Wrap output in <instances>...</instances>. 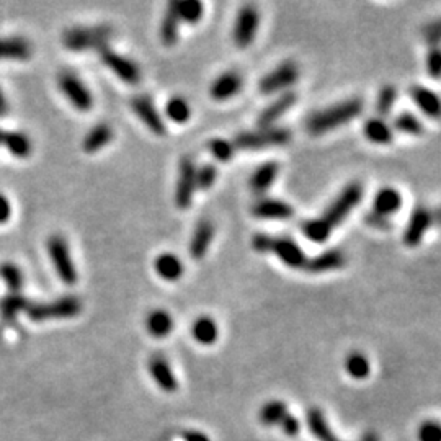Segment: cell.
<instances>
[{
    "instance_id": "obj_45",
    "label": "cell",
    "mask_w": 441,
    "mask_h": 441,
    "mask_svg": "<svg viewBox=\"0 0 441 441\" xmlns=\"http://www.w3.org/2000/svg\"><path fill=\"white\" fill-rule=\"evenodd\" d=\"M426 71L433 79H441V48L438 45L431 48L428 56H426Z\"/></svg>"
},
{
    "instance_id": "obj_37",
    "label": "cell",
    "mask_w": 441,
    "mask_h": 441,
    "mask_svg": "<svg viewBox=\"0 0 441 441\" xmlns=\"http://www.w3.org/2000/svg\"><path fill=\"white\" fill-rule=\"evenodd\" d=\"M345 370L348 375H350L352 377H355V379H365V377L370 376L371 366H370V361H368V358L363 355V353L353 352L352 355L347 356Z\"/></svg>"
},
{
    "instance_id": "obj_14",
    "label": "cell",
    "mask_w": 441,
    "mask_h": 441,
    "mask_svg": "<svg viewBox=\"0 0 441 441\" xmlns=\"http://www.w3.org/2000/svg\"><path fill=\"white\" fill-rule=\"evenodd\" d=\"M147 368H149V373H151L152 379L156 381V384L161 387L164 392L172 394V392H175L178 389L177 376L173 375L171 363H168L167 358L161 355V353H156V355H152L151 358H149Z\"/></svg>"
},
{
    "instance_id": "obj_18",
    "label": "cell",
    "mask_w": 441,
    "mask_h": 441,
    "mask_svg": "<svg viewBox=\"0 0 441 441\" xmlns=\"http://www.w3.org/2000/svg\"><path fill=\"white\" fill-rule=\"evenodd\" d=\"M347 263V256L342 250L333 249L327 250L324 254L314 256V259L308 260L306 265H304V270L311 275H319V273H326V271H333L342 268L343 265Z\"/></svg>"
},
{
    "instance_id": "obj_1",
    "label": "cell",
    "mask_w": 441,
    "mask_h": 441,
    "mask_svg": "<svg viewBox=\"0 0 441 441\" xmlns=\"http://www.w3.org/2000/svg\"><path fill=\"white\" fill-rule=\"evenodd\" d=\"M363 113V100L361 99H350L340 103L331 106L322 111H317L309 116L306 128L311 134L321 136L328 131L338 128V126L350 123Z\"/></svg>"
},
{
    "instance_id": "obj_11",
    "label": "cell",
    "mask_w": 441,
    "mask_h": 441,
    "mask_svg": "<svg viewBox=\"0 0 441 441\" xmlns=\"http://www.w3.org/2000/svg\"><path fill=\"white\" fill-rule=\"evenodd\" d=\"M299 79V69L294 62H283V64L276 67L275 71H271L270 74H266L263 79L260 80L259 89L263 95L275 94V92L284 90L296 84Z\"/></svg>"
},
{
    "instance_id": "obj_41",
    "label": "cell",
    "mask_w": 441,
    "mask_h": 441,
    "mask_svg": "<svg viewBox=\"0 0 441 441\" xmlns=\"http://www.w3.org/2000/svg\"><path fill=\"white\" fill-rule=\"evenodd\" d=\"M210 151L212 154V157L217 159L221 162H229L232 157H234V144L229 143V140L216 138L210 140Z\"/></svg>"
},
{
    "instance_id": "obj_28",
    "label": "cell",
    "mask_w": 441,
    "mask_h": 441,
    "mask_svg": "<svg viewBox=\"0 0 441 441\" xmlns=\"http://www.w3.org/2000/svg\"><path fill=\"white\" fill-rule=\"evenodd\" d=\"M178 31H180V20H178L175 7L173 2L168 3L167 12L164 13V18L161 22V30H159V36L164 46H175L178 41Z\"/></svg>"
},
{
    "instance_id": "obj_5",
    "label": "cell",
    "mask_w": 441,
    "mask_h": 441,
    "mask_svg": "<svg viewBox=\"0 0 441 441\" xmlns=\"http://www.w3.org/2000/svg\"><path fill=\"white\" fill-rule=\"evenodd\" d=\"M291 138H293V134L288 128H265L237 134L232 144L240 151H261V149L280 147V145L289 144Z\"/></svg>"
},
{
    "instance_id": "obj_23",
    "label": "cell",
    "mask_w": 441,
    "mask_h": 441,
    "mask_svg": "<svg viewBox=\"0 0 441 441\" xmlns=\"http://www.w3.org/2000/svg\"><path fill=\"white\" fill-rule=\"evenodd\" d=\"M113 139V128L106 123H99L92 128L82 140V149L87 154H95L106 147Z\"/></svg>"
},
{
    "instance_id": "obj_7",
    "label": "cell",
    "mask_w": 441,
    "mask_h": 441,
    "mask_svg": "<svg viewBox=\"0 0 441 441\" xmlns=\"http://www.w3.org/2000/svg\"><path fill=\"white\" fill-rule=\"evenodd\" d=\"M57 87L62 95L69 100V103L79 111H90L94 108V96H92L89 87L75 75L74 72L64 71L57 75Z\"/></svg>"
},
{
    "instance_id": "obj_24",
    "label": "cell",
    "mask_w": 441,
    "mask_h": 441,
    "mask_svg": "<svg viewBox=\"0 0 441 441\" xmlns=\"http://www.w3.org/2000/svg\"><path fill=\"white\" fill-rule=\"evenodd\" d=\"M145 331L156 338L171 335V332L173 331V319L164 309H154L145 317Z\"/></svg>"
},
{
    "instance_id": "obj_51",
    "label": "cell",
    "mask_w": 441,
    "mask_h": 441,
    "mask_svg": "<svg viewBox=\"0 0 441 441\" xmlns=\"http://www.w3.org/2000/svg\"><path fill=\"white\" fill-rule=\"evenodd\" d=\"M8 100L6 99V95H3L2 89H0V118H3L8 113Z\"/></svg>"
},
{
    "instance_id": "obj_39",
    "label": "cell",
    "mask_w": 441,
    "mask_h": 441,
    "mask_svg": "<svg viewBox=\"0 0 441 441\" xmlns=\"http://www.w3.org/2000/svg\"><path fill=\"white\" fill-rule=\"evenodd\" d=\"M303 232L309 240L322 244V242H326L331 237L332 227L324 219H311L303 222Z\"/></svg>"
},
{
    "instance_id": "obj_52",
    "label": "cell",
    "mask_w": 441,
    "mask_h": 441,
    "mask_svg": "<svg viewBox=\"0 0 441 441\" xmlns=\"http://www.w3.org/2000/svg\"><path fill=\"white\" fill-rule=\"evenodd\" d=\"M361 441H379V438H377V435L376 433H366L365 436H363L361 438Z\"/></svg>"
},
{
    "instance_id": "obj_22",
    "label": "cell",
    "mask_w": 441,
    "mask_h": 441,
    "mask_svg": "<svg viewBox=\"0 0 441 441\" xmlns=\"http://www.w3.org/2000/svg\"><path fill=\"white\" fill-rule=\"evenodd\" d=\"M409 92L412 100L415 101V105L419 106L426 116H430V118L433 120L441 118V99L435 94V92H431L430 89L421 85L410 87Z\"/></svg>"
},
{
    "instance_id": "obj_35",
    "label": "cell",
    "mask_w": 441,
    "mask_h": 441,
    "mask_svg": "<svg viewBox=\"0 0 441 441\" xmlns=\"http://www.w3.org/2000/svg\"><path fill=\"white\" fill-rule=\"evenodd\" d=\"M166 113L168 116V120L173 121V123L183 124L190 120L191 108L183 96H172L166 105Z\"/></svg>"
},
{
    "instance_id": "obj_26",
    "label": "cell",
    "mask_w": 441,
    "mask_h": 441,
    "mask_svg": "<svg viewBox=\"0 0 441 441\" xmlns=\"http://www.w3.org/2000/svg\"><path fill=\"white\" fill-rule=\"evenodd\" d=\"M278 171H280V166L276 162H266L263 164V166H260L250 178L252 191L256 193V195H261V193L268 191L271 185H273V182L276 180Z\"/></svg>"
},
{
    "instance_id": "obj_6",
    "label": "cell",
    "mask_w": 441,
    "mask_h": 441,
    "mask_svg": "<svg viewBox=\"0 0 441 441\" xmlns=\"http://www.w3.org/2000/svg\"><path fill=\"white\" fill-rule=\"evenodd\" d=\"M48 254H50V259L52 261V266H55L57 276H59L61 281L64 284H75L77 283V268L74 260L71 256L69 245H67L66 239L59 234L51 236L48 239Z\"/></svg>"
},
{
    "instance_id": "obj_32",
    "label": "cell",
    "mask_w": 441,
    "mask_h": 441,
    "mask_svg": "<svg viewBox=\"0 0 441 441\" xmlns=\"http://www.w3.org/2000/svg\"><path fill=\"white\" fill-rule=\"evenodd\" d=\"M308 425L317 440L321 441H340L333 435V431L328 426L326 417H324L322 410L311 409L308 412Z\"/></svg>"
},
{
    "instance_id": "obj_17",
    "label": "cell",
    "mask_w": 441,
    "mask_h": 441,
    "mask_svg": "<svg viewBox=\"0 0 441 441\" xmlns=\"http://www.w3.org/2000/svg\"><path fill=\"white\" fill-rule=\"evenodd\" d=\"M242 85H244V82H242V77L237 74V72H224V74H221L211 84L210 95L211 99L216 101H226L239 94Z\"/></svg>"
},
{
    "instance_id": "obj_3",
    "label": "cell",
    "mask_w": 441,
    "mask_h": 441,
    "mask_svg": "<svg viewBox=\"0 0 441 441\" xmlns=\"http://www.w3.org/2000/svg\"><path fill=\"white\" fill-rule=\"evenodd\" d=\"M113 36V30L108 25L96 27H75L69 28L62 35V45L69 51H85V50H101L108 45Z\"/></svg>"
},
{
    "instance_id": "obj_10",
    "label": "cell",
    "mask_w": 441,
    "mask_h": 441,
    "mask_svg": "<svg viewBox=\"0 0 441 441\" xmlns=\"http://www.w3.org/2000/svg\"><path fill=\"white\" fill-rule=\"evenodd\" d=\"M196 166L195 161L185 156L178 164V178L175 187V205L180 210H188L193 203L196 190Z\"/></svg>"
},
{
    "instance_id": "obj_13",
    "label": "cell",
    "mask_w": 441,
    "mask_h": 441,
    "mask_svg": "<svg viewBox=\"0 0 441 441\" xmlns=\"http://www.w3.org/2000/svg\"><path fill=\"white\" fill-rule=\"evenodd\" d=\"M131 108H133L136 115H138V118L143 121L145 126H147V129L151 131V133L157 136H164L167 133V126L166 123H164V118L161 116V113H159L156 105H154V101L149 99V96H145V95L134 96V99L131 100Z\"/></svg>"
},
{
    "instance_id": "obj_29",
    "label": "cell",
    "mask_w": 441,
    "mask_h": 441,
    "mask_svg": "<svg viewBox=\"0 0 441 441\" xmlns=\"http://www.w3.org/2000/svg\"><path fill=\"white\" fill-rule=\"evenodd\" d=\"M191 335L200 345H212L219 337V328L211 317L205 316L193 322Z\"/></svg>"
},
{
    "instance_id": "obj_12",
    "label": "cell",
    "mask_w": 441,
    "mask_h": 441,
    "mask_svg": "<svg viewBox=\"0 0 441 441\" xmlns=\"http://www.w3.org/2000/svg\"><path fill=\"white\" fill-rule=\"evenodd\" d=\"M260 15L255 7L245 6L240 8L234 25V43L239 48H249L259 31Z\"/></svg>"
},
{
    "instance_id": "obj_38",
    "label": "cell",
    "mask_w": 441,
    "mask_h": 441,
    "mask_svg": "<svg viewBox=\"0 0 441 441\" xmlns=\"http://www.w3.org/2000/svg\"><path fill=\"white\" fill-rule=\"evenodd\" d=\"M0 278L3 283L7 284V288L12 293H20L23 288V273L15 263L12 261H6V263L0 265Z\"/></svg>"
},
{
    "instance_id": "obj_40",
    "label": "cell",
    "mask_w": 441,
    "mask_h": 441,
    "mask_svg": "<svg viewBox=\"0 0 441 441\" xmlns=\"http://www.w3.org/2000/svg\"><path fill=\"white\" fill-rule=\"evenodd\" d=\"M394 126L397 131L404 134L410 136H420L424 134V124L420 123V120L412 113H400L394 120Z\"/></svg>"
},
{
    "instance_id": "obj_43",
    "label": "cell",
    "mask_w": 441,
    "mask_h": 441,
    "mask_svg": "<svg viewBox=\"0 0 441 441\" xmlns=\"http://www.w3.org/2000/svg\"><path fill=\"white\" fill-rule=\"evenodd\" d=\"M396 101V89L392 85H386L382 87L379 95H377V101H376V110L377 113L381 116H386L391 113L392 105Z\"/></svg>"
},
{
    "instance_id": "obj_31",
    "label": "cell",
    "mask_w": 441,
    "mask_h": 441,
    "mask_svg": "<svg viewBox=\"0 0 441 441\" xmlns=\"http://www.w3.org/2000/svg\"><path fill=\"white\" fill-rule=\"evenodd\" d=\"M400 206L402 196L394 188H384L375 198V212L381 216L387 217L389 215H394L397 210H400Z\"/></svg>"
},
{
    "instance_id": "obj_42",
    "label": "cell",
    "mask_w": 441,
    "mask_h": 441,
    "mask_svg": "<svg viewBox=\"0 0 441 441\" xmlns=\"http://www.w3.org/2000/svg\"><path fill=\"white\" fill-rule=\"evenodd\" d=\"M217 180V168L211 164H206L200 168H196V188L198 190H210Z\"/></svg>"
},
{
    "instance_id": "obj_46",
    "label": "cell",
    "mask_w": 441,
    "mask_h": 441,
    "mask_svg": "<svg viewBox=\"0 0 441 441\" xmlns=\"http://www.w3.org/2000/svg\"><path fill=\"white\" fill-rule=\"evenodd\" d=\"M424 38L428 43H431V45L436 46L438 43L441 41V18H438V20L431 22L428 23V25L424 27Z\"/></svg>"
},
{
    "instance_id": "obj_8",
    "label": "cell",
    "mask_w": 441,
    "mask_h": 441,
    "mask_svg": "<svg viewBox=\"0 0 441 441\" xmlns=\"http://www.w3.org/2000/svg\"><path fill=\"white\" fill-rule=\"evenodd\" d=\"M361 198H363L361 183H358V182L350 183V185H348L345 190L337 196V200L327 208L326 215H324L322 219L333 229V227H337L348 215H350V212L353 211V208L361 201Z\"/></svg>"
},
{
    "instance_id": "obj_16",
    "label": "cell",
    "mask_w": 441,
    "mask_h": 441,
    "mask_svg": "<svg viewBox=\"0 0 441 441\" xmlns=\"http://www.w3.org/2000/svg\"><path fill=\"white\" fill-rule=\"evenodd\" d=\"M433 224L431 222V212L426 208H417L412 212L409 224L405 227L404 232V244L407 247H417L424 239L425 232L428 231V227Z\"/></svg>"
},
{
    "instance_id": "obj_49",
    "label": "cell",
    "mask_w": 441,
    "mask_h": 441,
    "mask_svg": "<svg viewBox=\"0 0 441 441\" xmlns=\"http://www.w3.org/2000/svg\"><path fill=\"white\" fill-rule=\"evenodd\" d=\"M12 216V205L8 201L7 196H3L0 193V224H6V222L10 219Z\"/></svg>"
},
{
    "instance_id": "obj_4",
    "label": "cell",
    "mask_w": 441,
    "mask_h": 441,
    "mask_svg": "<svg viewBox=\"0 0 441 441\" xmlns=\"http://www.w3.org/2000/svg\"><path fill=\"white\" fill-rule=\"evenodd\" d=\"M82 311V301L77 296L57 298L50 303H30L27 308V314L31 321L45 322L57 321V319H72L79 316Z\"/></svg>"
},
{
    "instance_id": "obj_21",
    "label": "cell",
    "mask_w": 441,
    "mask_h": 441,
    "mask_svg": "<svg viewBox=\"0 0 441 441\" xmlns=\"http://www.w3.org/2000/svg\"><path fill=\"white\" fill-rule=\"evenodd\" d=\"M33 56V48L25 38H0V61H27Z\"/></svg>"
},
{
    "instance_id": "obj_50",
    "label": "cell",
    "mask_w": 441,
    "mask_h": 441,
    "mask_svg": "<svg viewBox=\"0 0 441 441\" xmlns=\"http://www.w3.org/2000/svg\"><path fill=\"white\" fill-rule=\"evenodd\" d=\"M183 440L185 441H211L210 436L203 433V431H198V430L185 431V433H183Z\"/></svg>"
},
{
    "instance_id": "obj_15",
    "label": "cell",
    "mask_w": 441,
    "mask_h": 441,
    "mask_svg": "<svg viewBox=\"0 0 441 441\" xmlns=\"http://www.w3.org/2000/svg\"><path fill=\"white\" fill-rule=\"evenodd\" d=\"M296 101H298V96L296 94H293V92H284V94H281V96H278L275 101H271V103L260 113L259 116L260 128L261 129L271 128V126H273L276 121L281 118V116L288 113V111L296 105Z\"/></svg>"
},
{
    "instance_id": "obj_27",
    "label": "cell",
    "mask_w": 441,
    "mask_h": 441,
    "mask_svg": "<svg viewBox=\"0 0 441 441\" xmlns=\"http://www.w3.org/2000/svg\"><path fill=\"white\" fill-rule=\"evenodd\" d=\"M2 145H6L8 152L18 159H27L33 151L31 139L28 138V134L22 133V131H7V133H2Z\"/></svg>"
},
{
    "instance_id": "obj_25",
    "label": "cell",
    "mask_w": 441,
    "mask_h": 441,
    "mask_svg": "<svg viewBox=\"0 0 441 441\" xmlns=\"http://www.w3.org/2000/svg\"><path fill=\"white\" fill-rule=\"evenodd\" d=\"M156 273L166 281H178L183 276V263L177 255L161 254L154 261Z\"/></svg>"
},
{
    "instance_id": "obj_47",
    "label": "cell",
    "mask_w": 441,
    "mask_h": 441,
    "mask_svg": "<svg viewBox=\"0 0 441 441\" xmlns=\"http://www.w3.org/2000/svg\"><path fill=\"white\" fill-rule=\"evenodd\" d=\"M365 222L368 226L375 227V229H379V231H389L392 227L389 219H387L386 216L377 215V212H375V211L368 212V215L365 216Z\"/></svg>"
},
{
    "instance_id": "obj_44",
    "label": "cell",
    "mask_w": 441,
    "mask_h": 441,
    "mask_svg": "<svg viewBox=\"0 0 441 441\" xmlns=\"http://www.w3.org/2000/svg\"><path fill=\"white\" fill-rule=\"evenodd\" d=\"M419 441H441V424L436 420H426L419 428Z\"/></svg>"
},
{
    "instance_id": "obj_48",
    "label": "cell",
    "mask_w": 441,
    "mask_h": 441,
    "mask_svg": "<svg viewBox=\"0 0 441 441\" xmlns=\"http://www.w3.org/2000/svg\"><path fill=\"white\" fill-rule=\"evenodd\" d=\"M280 426H281V430H283L286 435L296 436L299 433V426H301V425H299V420L296 419V417L286 414L283 419H281Z\"/></svg>"
},
{
    "instance_id": "obj_19",
    "label": "cell",
    "mask_w": 441,
    "mask_h": 441,
    "mask_svg": "<svg viewBox=\"0 0 441 441\" xmlns=\"http://www.w3.org/2000/svg\"><path fill=\"white\" fill-rule=\"evenodd\" d=\"M212 237H215V226L210 219H201L198 222L195 232H193L191 240H190V255L191 259L201 260L205 259V255L208 254V249H210Z\"/></svg>"
},
{
    "instance_id": "obj_53",
    "label": "cell",
    "mask_w": 441,
    "mask_h": 441,
    "mask_svg": "<svg viewBox=\"0 0 441 441\" xmlns=\"http://www.w3.org/2000/svg\"><path fill=\"white\" fill-rule=\"evenodd\" d=\"M2 133H3V131L0 129V145H2Z\"/></svg>"
},
{
    "instance_id": "obj_36",
    "label": "cell",
    "mask_w": 441,
    "mask_h": 441,
    "mask_svg": "<svg viewBox=\"0 0 441 441\" xmlns=\"http://www.w3.org/2000/svg\"><path fill=\"white\" fill-rule=\"evenodd\" d=\"M288 414V409H286V404L281 400H271L266 402V404L261 407L260 410V421L265 426H273L280 425V421L283 417Z\"/></svg>"
},
{
    "instance_id": "obj_9",
    "label": "cell",
    "mask_w": 441,
    "mask_h": 441,
    "mask_svg": "<svg viewBox=\"0 0 441 441\" xmlns=\"http://www.w3.org/2000/svg\"><path fill=\"white\" fill-rule=\"evenodd\" d=\"M100 59L113 74L118 77L120 80H123L128 85H136L140 80V69L133 59L126 57L120 52H116L111 48L105 46L99 51Z\"/></svg>"
},
{
    "instance_id": "obj_2",
    "label": "cell",
    "mask_w": 441,
    "mask_h": 441,
    "mask_svg": "<svg viewBox=\"0 0 441 441\" xmlns=\"http://www.w3.org/2000/svg\"><path fill=\"white\" fill-rule=\"evenodd\" d=\"M252 247L260 254H268V252L275 254L286 266H291V268H304L308 261L301 247L294 240L288 239V237L255 234L254 239H252Z\"/></svg>"
},
{
    "instance_id": "obj_33",
    "label": "cell",
    "mask_w": 441,
    "mask_h": 441,
    "mask_svg": "<svg viewBox=\"0 0 441 441\" xmlns=\"http://www.w3.org/2000/svg\"><path fill=\"white\" fill-rule=\"evenodd\" d=\"M365 136L375 144H389L392 140V128L381 118H371L365 123Z\"/></svg>"
},
{
    "instance_id": "obj_30",
    "label": "cell",
    "mask_w": 441,
    "mask_h": 441,
    "mask_svg": "<svg viewBox=\"0 0 441 441\" xmlns=\"http://www.w3.org/2000/svg\"><path fill=\"white\" fill-rule=\"evenodd\" d=\"M30 301L20 293H10L7 296L0 298V317L2 321L12 322L22 311H27Z\"/></svg>"
},
{
    "instance_id": "obj_34",
    "label": "cell",
    "mask_w": 441,
    "mask_h": 441,
    "mask_svg": "<svg viewBox=\"0 0 441 441\" xmlns=\"http://www.w3.org/2000/svg\"><path fill=\"white\" fill-rule=\"evenodd\" d=\"M177 17L180 23H198L203 17V6L198 0H182V2H173Z\"/></svg>"
},
{
    "instance_id": "obj_20",
    "label": "cell",
    "mask_w": 441,
    "mask_h": 441,
    "mask_svg": "<svg viewBox=\"0 0 441 441\" xmlns=\"http://www.w3.org/2000/svg\"><path fill=\"white\" fill-rule=\"evenodd\" d=\"M294 210L288 203L280 200H259L252 206V215L260 217V219H289L293 216Z\"/></svg>"
}]
</instances>
